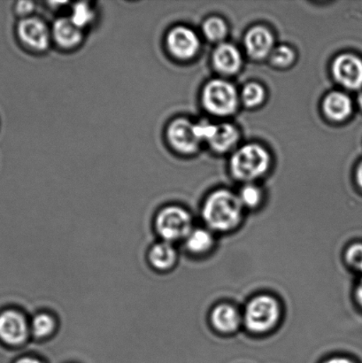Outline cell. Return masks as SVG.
Masks as SVG:
<instances>
[{"instance_id":"cell-1","label":"cell","mask_w":362,"mask_h":363,"mask_svg":"<svg viewBox=\"0 0 362 363\" xmlns=\"http://www.w3.org/2000/svg\"><path fill=\"white\" fill-rule=\"evenodd\" d=\"M243 208L239 196L230 191L220 190L205 201L202 216L209 230L229 233L242 223Z\"/></svg>"},{"instance_id":"cell-2","label":"cell","mask_w":362,"mask_h":363,"mask_svg":"<svg viewBox=\"0 0 362 363\" xmlns=\"http://www.w3.org/2000/svg\"><path fill=\"white\" fill-rule=\"evenodd\" d=\"M243 323L251 333L265 334L278 325L281 318V306L269 295H259L251 298L244 308Z\"/></svg>"},{"instance_id":"cell-3","label":"cell","mask_w":362,"mask_h":363,"mask_svg":"<svg viewBox=\"0 0 362 363\" xmlns=\"http://www.w3.org/2000/svg\"><path fill=\"white\" fill-rule=\"evenodd\" d=\"M271 163L268 152L261 145L250 144L233 155L230 168L237 179L251 181L264 176Z\"/></svg>"},{"instance_id":"cell-4","label":"cell","mask_w":362,"mask_h":363,"mask_svg":"<svg viewBox=\"0 0 362 363\" xmlns=\"http://www.w3.org/2000/svg\"><path fill=\"white\" fill-rule=\"evenodd\" d=\"M155 229L162 241L172 244L186 240L193 230V218L190 213L181 206H166L156 216Z\"/></svg>"},{"instance_id":"cell-5","label":"cell","mask_w":362,"mask_h":363,"mask_svg":"<svg viewBox=\"0 0 362 363\" xmlns=\"http://www.w3.org/2000/svg\"><path fill=\"white\" fill-rule=\"evenodd\" d=\"M205 109L216 116H229L236 111L237 94L235 87L228 82L214 80L207 84L203 91Z\"/></svg>"},{"instance_id":"cell-6","label":"cell","mask_w":362,"mask_h":363,"mask_svg":"<svg viewBox=\"0 0 362 363\" xmlns=\"http://www.w3.org/2000/svg\"><path fill=\"white\" fill-rule=\"evenodd\" d=\"M16 33L21 44L28 51L37 53L46 52L52 43L51 27L38 16L20 20Z\"/></svg>"},{"instance_id":"cell-7","label":"cell","mask_w":362,"mask_h":363,"mask_svg":"<svg viewBox=\"0 0 362 363\" xmlns=\"http://www.w3.org/2000/svg\"><path fill=\"white\" fill-rule=\"evenodd\" d=\"M166 137L170 147L183 155L194 154L201 143L195 131V124L184 118L173 120L166 128Z\"/></svg>"},{"instance_id":"cell-8","label":"cell","mask_w":362,"mask_h":363,"mask_svg":"<svg viewBox=\"0 0 362 363\" xmlns=\"http://www.w3.org/2000/svg\"><path fill=\"white\" fill-rule=\"evenodd\" d=\"M166 45L174 58L186 60L197 55L200 42L191 28L177 26L171 28L166 35Z\"/></svg>"},{"instance_id":"cell-9","label":"cell","mask_w":362,"mask_h":363,"mask_svg":"<svg viewBox=\"0 0 362 363\" xmlns=\"http://www.w3.org/2000/svg\"><path fill=\"white\" fill-rule=\"evenodd\" d=\"M30 325L21 313L9 311L0 315V339L6 343L19 346L27 340Z\"/></svg>"},{"instance_id":"cell-10","label":"cell","mask_w":362,"mask_h":363,"mask_svg":"<svg viewBox=\"0 0 362 363\" xmlns=\"http://www.w3.org/2000/svg\"><path fill=\"white\" fill-rule=\"evenodd\" d=\"M336 80L344 87L358 90L362 87V60L353 55H342L332 66Z\"/></svg>"},{"instance_id":"cell-11","label":"cell","mask_w":362,"mask_h":363,"mask_svg":"<svg viewBox=\"0 0 362 363\" xmlns=\"http://www.w3.org/2000/svg\"><path fill=\"white\" fill-rule=\"evenodd\" d=\"M52 42L64 51H72L83 44L84 31L69 16L57 18L51 26Z\"/></svg>"},{"instance_id":"cell-12","label":"cell","mask_w":362,"mask_h":363,"mask_svg":"<svg viewBox=\"0 0 362 363\" xmlns=\"http://www.w3.org/2000/svg\"><path fill=\"white\" fill-rule=\"evenodd\" d=\"M211 323L218 333L232 334L242 325L243 315L232 305L220 304L213 309Z\"/></svg>"},{"instance_id":"cell-13","label":"cell","mask_w":362,"mask_h":363,"mask_svg":"<svg viewBox=\"0 0 362 363\" xmlns=\"http://www.w3.org/2000/svg\"><path fill=\"white\" fill-rule=\"evenodd\" d=\"M244 45L251 58L262 59L273 51L274 38L267 28L255 27L248 32Z\"/></svg>"},{"instance_id":"cell-14","label":"cell","mask_w":362,"mask_h":363,"mask_svg":"<svg viewBox=\"0 0 362 363\" xmlns=\"http://www.w3.org/2000/svg\"><path fill=\"white\" fill-rule=\"evenodd\" d=\"M213 62L220 72L232 74L239 70L242 58L235 46L222 44L216 48L213 56Z\"/></svg>"},{"instance_id":"cell-15","label":"cell","mask_w":362,"mask_h":363,"mask_svg":"<svg viewBox=\"0 0 362 363\" xmlns=\"http://www.w3.org/2000/svg\"><path fill=\"white\" fill-rule=\"evenodd\" d=\"M324 109L326 116L334 121H344L352 113L353 104L351 99L342 92L335 91L325 98Z\"/></svg>"},{"instance_id":"cell-16","label":"cell","mask_w":362,"mask_h":363,"mask_svg":"<svg viewBox=\"0 0 362 363\" xmlns=\"http://www.w3.org/2000/svg\"><path fill=\"white\" fill-rule=\"evenodd\" d=\"M149 262L155 269L166 272L173 268L177 259V252L169 242L162 241L155 244L149 252Z\"/></svg>"},{"instance_id":"cell-17","label":"cell","mask_w":362,"mask_h":363,"mask_svg":"<svg viewBox=\"0 0 362 363\" xmlns=\"http://www.w3.org/2000/svg\"><path fill=\"white\" fill-rule=\"evenodd\" d=\"M188 251L194 255H205L214 247L215 238L210 230L198 228L191 231L186 238Z\"/></svg>"},{"instance_id":"cell-18","label":"cell","mask_w":362,"mask_h":363,"mask_svg":"<svg viewBox=\"0 0 362 363\" xmlns=\"http://www.w3.org/2000/svg\"><path fill=\"white\" fill-rule=\"evenodd\" d=\"M239 131L235 127L228 123L215 125L214 134L212 135L208 143L217 152H227L239 140Z\"/></svg>"},{"instance_id":"cell-19","label":"cell","mask_w":362,"mask_h":363,"mask_svg":"<svg viewBox=\"0 0 362 363\" xmlns=\"http://www.w3.org/2000/svg\"><path fill=\"white\" fill-rule=\"evenodd\" d=\"M69 17L81 30L85 31L96 23L98 13L96 7L92 4L78 2L70 6Z\"/></svg>"},{"instance_id":"cell-20","label":"cell","mask_w":362,"mask_h":363,"mask_svg":"<svg viewBox=\"0 0 362 363\" xmlns=\"http://www.w3.org/2000/svg\"><path fill=\"white\" fill-rule=\"evenodd\" d=\"M55 329V319L47 313H40L34 316L30 323V333L38 339H45L51 336Z\"/></svg>"},{"instance_id":"cell-21","label":"cell","mask_w":362,"mask_h":363,"mask_svg":"<svg viewBox=\"0 0 362 363\" xmlns=\"http://www.w3.org/2000/svg\"><path fill=\"white\" fill-rule=\"evenodd\" d=\"M227 28L225 21L220 18L213 17L205 21L203 25V32L209 40L221 41L226 37Z\"/></svg>"},{"instance_id":"cell-22","label":"cell","mask_w":362,"mask_h":363,"mask_svg":"<svg viewBox=\"0 0 362 363\" xmlns=\"http://www.w3.org/2000/svg\"><path fill=\"white\" fill-rule=\"evenodd\" d=\"M239 196L243 208H255L261 204L262 201V192L260 188L253 184H247L240 191Z\"/></svg>"},{"instance_id":"cell-23","label":"cell","mask_w":362,"mask_h":363,"mask_svg":"<svg viewBox=\"0 0 362 363\" xmlns=\"http://www.w3.org/2000/svg\"><path fill=\"white\" fill-rule=\"evenodd\" d=\"M264 89L257 84H249L246 85L242 92V99L246 106L249 108H254L261 105L264 101Z\"/></svg>"},{"instance_id":"cell-24","label":"cell","mask_w":362,"mask_h":363,"mask_svg":"<svg viewBox=\"0 0 362 363\" xmlns=\"http://www.w3.org/2000/svg\"><path fill=\"white\" fill-rule=\"evenodd\" d=\"M294 58V52L288 46L281 45L273 50L271 59L276 65L285 67L292 64Z\"/></svg>"},{"instance_id":"cell-25","label":"cell","mask_w":362,"mask_h":363,"mask_svg":"<svg viewBox=\"0 0 362 363\" xmlns=\"http://www.w3.org/2000/svg\"><path fill=\"white\" fill-rule=\"evenodd\" d=\"M346 262L347 264L352 267L353 269L362 273V244L356 243L349 248L346 252Z\"/></svg>"},{"instance_id":"cell-26","label":"cell","mask_w":362,"mask_h":363,"mask_svg":"<svg viewBox=\"0 0 362 363\" xmlns=\"http://www.w3.org/2000/svg\"><path fill=\"white\" fill-rule=\"evenodd\" d=\"M37 9V4L33 1H19L14 6V12L21 20L25 19V18L34 16Z\"/></svg>"},{"instance_id":"cell-27","label":"cell","mask_w":362,"mask_h":363,"mask_svg":"<svg viewBox=\"0 0 362 363\" xmlns=\"http://www.w3.org/2000/svg\"><path fill=\"white\" fill-rule=\"evenodd\" d=\"M356 298L357 303L362 308V273H361V279L359 284H357L356 289Z\"/></svg>"},{"instance_id":"cell-28","label":"cell","mask_w":362,"mask_h":363,"mask_svg":"<svg viewBox=\"0 0 362 363\" xmlns=\"http://www.w3.org/2000/svg\"><path fill=\"white\" fill-rule=\"evenodd\" d=\"M324 363H356V362L351 360L349 358L346 357H332L331 359H328L327 361H325Z\"/></svg>"},{"instance_id":"cell-29","label":"cell","mask_w":362,"mask_h":363,"mask_svg":"<svg viewBox=\"0 0 362 363\" xmlns=\"http://www.w3.org/2000/svg\"><path fill=\"white\" fill-rule=\"evenodd\" d=\"M16 363H43L41 361L38 360V359L32 358V357H23L18 360Z\"/></svg>"},{"instance_id":"cell-30","label":"cell","mask_w":362,"mask_h":363,"mask_svg":"<svg viewBox=\"0 0 362 363\" xmlns=\"http://www.w3.org/2000/svg\"><path fill=\"white\" fill-rule=\"evenodd\" d=\"M356 179L358 184H359V186L362 189V162L359 167H358Z\"/></svg>"},{"instance_id":"cell-31","label":"cell","mask_w":362,"mask_h":363,"mask_svg":"<svg viewBox=\"0 0 362 363\" xmlns=\"http://www.w3.org/2000/svg\"><path fill=\"white\" fill-rule=\"evenodd\" d=\"M358 103H359V105H360L361 108H362V92L359 95V98H358Z\"/></svg>"}]
</instances>
